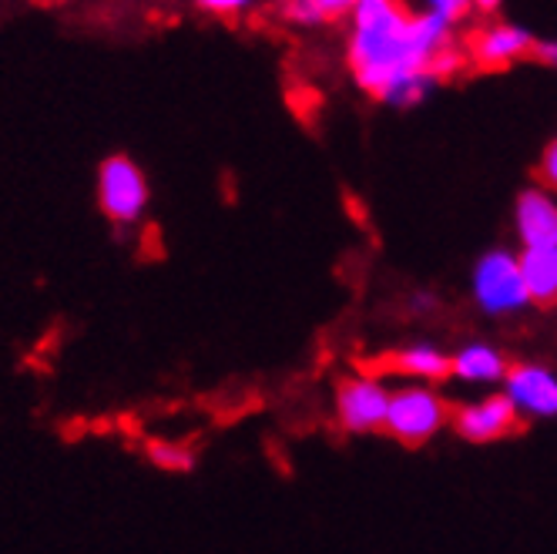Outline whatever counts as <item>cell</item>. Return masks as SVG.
Wrapping results in <instances>:
<instances>
[{
    "mask_svg": "<svg viewBox=\"0 0 557 554\" xmlns=\"http://www.w3.org/2000/svg\"><path fill=\"white\" fill-rule=\"evenodd\" d=\"M500 4H504V0H470V8L481 11V14H497Z\"/></svg>",
    "mask_w": 557,
    "mask_h": 554,
    "instance_id": "obj_20",
    "label": "cell"
},
{
    "mask_svg": "<svg viewBox=\"0 0 557 554\" xmlns=\"http://www.w3.org/2000/svg\"><path fill=\"white\" fill-rule=\"evenodd\" d=\"M195 8L202 14H212V17H243L256 8V0H195Z\"/></svg>",
    "mask_w": 557,
    "mask_h": 554,
    "instance_id": "obj_15",
    "label": "cell"
},
{
    "mask_svg": "<svg viewBox=\"0 0 557 554\" xmlns=\"http://www.w3.org/2000/svg\"><path fill=\"white\" fill-rule=\"evenodd\" d=\"M513 232L524 249L557 246V195L547 188H524L513 202Z\"/></svg>",
    "mask_w": 557,
    "mask_h": 554,
    "instance_id": "obj_9",
    "label": "cell"
},
{
    "mask_svg": "<svg viewBox=\"0 0 557 554\" xmlns=\"http://www.w3.org/2000/svg\"><path fill=\"white\" fill-rule=\"evenodd\" d=\"M315 4H320L323 21H343V17H349V14H352L356 0H315Z\"/></svg>",
    "mask_w": 557,
    "mask_h": 554,
    "instance_id": "obj_18",
    "label": "cell"
},
{
    "mask_svg": "<svg viewBox=\"0 0 557 554\" xmlns=\"http://www.w3.org/2000/svg\"><path fill=\"white\" fill-rule=\"evenodd\" d=\"M389 367L417 383H433L450 373V356L444 349H436L433 343H413V346L396 349L389 356Z\"/></svg>",
    "mask_w": 557,
    "mask_h": 554,
    "instance_id": "obj_12",
    "label": "cell"
},
{
    "mask_svg": "<svg viewBox=\"0 0 557 554\" xmlns=\"http://www.w3.org/2000/svg\"><path fill=\"white\" fill-rule=\"evenodd\" d=\"M470 290H473V303L487 316H513L524 306H531L521 262L507 249H491L476 259L470 272Z\"/></svg>",
    "mask_w": 557,
    "mask_h": 554,
    "instance_id": "obj_4",
    "label": "cell"
},
{
    "mask_svg": "<svg viewBox=\"0 0 557 554\" xmlns=\"http://www.w3.org/2000/svg\"><path fill=\"white\" fill-rule=\"evenodd\" d=\"M447 401L426 383H407L400 390L389 393V414H386V433L393 441H400L407 447H423L433 441L450 420Z\"/></svg>",
    "mask_w": 557,
    "mask_h": 554,
    "instance_id": "obj_2",
    "label": "cell"
},
{
    "mask_svg": "<svg viewBox=\"0 0 557 554\" xmlns=\"http://www.w3.org/2000/svg\"><path fill=\"white\" fill-rule=\"evenodd\" d=\"M534 51V37L521 24H484L470 34L467 41V61H473L484 71H500L510 67L513 61H521Z\"/></svg>",
    "mask_w": 557,
    "mask_h": 554,
    "instance_id": "obj_6",
    "label": "cell"
},
{
    "mask_svg": "<svg viewBox=\"0 0 557 554\" xmlns=\"http://www.w3.org/2000/svg\"><path fill=\"white\" fill-rule=\"evenodd\" d=\"M507 356L494 349L491 343H467L450 356V377L460 383H476V386H491L507 377Z\"/></svg>",
    "mask_w": 557,
    "mask_h": 554,
    "instance_id": "obj_10",
    "label": "cell"
},
{
    "mask_svg": "<svg viewBox=\"0 0 557 554\" xmlns=\"http://www.w3.org/2000/svg\"><path fill=\"white\" fill-rule=\"evenodd\" d=\"M151 188L141 165L128 155H108L98 165V206L117 229H132L145 219Z\"/></svg>",
    "mask_w": 557,
    "mask_h": 554,
    "instance_id": "obj_3",
    "label": "cell"
},
{
    "mask_svg": "<svg viewBox=\"0 0 557 554\" xmlns=\"http://www.w3.org/2000/svg\"><path fill=\"white\" fill-rule=\"evenodd\" d=\"M275 11L293 27H320V24H326L315 0H275Z\"/></svg>",
    "mask_w": 557,
    "mask_h": 554,
    "instance_id": "obj_13",
    "label": "cell"
},
{
    "mask_svg": "<svg viewBox=\"0 0 557 554\" xmlns=\"http://www.w3.org/2000/svg\"><path fill=\"white\" fill-rule=\"evenodd\" d=\"M426 11H430V14H441V17H447L450 24H457V21L467 17L473 8H470V0H426Z\"/></svg>",
    "mask_w": 557,
    "mask_h": 554,
    "instance_id": "obj_17",
    "label": "cell"
},
{
    "mask_svg": "<svg viewBox=\"0 0 557 554\" xmlns=\"http://www.w3.org/2000/svg\"><path fill=\"white\" fill-rule=\"evenodd\" d=\"M457 48L454 24L441 14H413L400 0H356L346 34V67L370 98L413 108L441 85L436 58Z\"/></svg>",
    "mask_w": 557,
    "mask_h": 554,
    "instance_id": "obj_1",
    "label": "cell"
},
{
    "mask_svg": "<svg viewBox=\"0 0 557 554\" xmlns=\"http://www.w3.org/2000/svg\"><path fill=\"white\" fill-rule=\"evenodd\" d=\"M534 54L544 61V64H554L557 67V41H544V45H534Z\"/></svg>",
    "mask_w": 557,
    "mask_h": 554,
    "instance_id": "obj_19",
    "label": "cell"
},
{
    "mask_svg": "<svg viewBox=\"0 0 557 554\" xmlns=\"http://www.w3.org/2000/svg\"><path fill=\"white\" fill-rule=\"evenodd\" d=\"M450 423L470 444H494V441L510 438V433L521 427V414L513 410V404L504 393H491L484 401H473L454 410Z\"/></svg>",
    "mask_w": 557,
    "mask_h": 554,
    "instance_id": "obj_7",
    "label": "cell"
},
{
    "mask_svg": "<svg viewBox=\"0 0 557 554\" xmlns=\"http://www.w3.org/2000/svg\"><path fill=\"white\" fill-rule=\"evenodd\" d=\"M148 454H151V460H154L158 467L175 470V473H182V470H188V467L195 464L191 451L182 447V444H151Z\"/></svg>",
    "mask_w": 557,
    "mask_h": 554,
    "instance_id": "obj_14",
    "label": "cell"
},
{
    "mask_svg": "<svg viewBox=\"0 0 557 554\" xmlns=\"http://www.w3.org/2000/svg\"><path fill=\"white\" fill-rule=\"evenodd\" d=\"M389 386L376 377H349L336 390V417L349 433H376L386 427Z\"/></svg>",
    "mask_w": 557,
    "mask_h": 554,
    "instance_id": "obj_5",
    "label": "cell"
},
{
    "mask_svg": "<svg viewBox=\"0 0 557 554\" xmlns=\"http://www.w3.org/2000/svg\"><path fill=\"white\" fill-rule=\"evenodd\" d=\"M517 262H521V275H524L531 303L554 306L557 303V246L521 249Z\"/></svg>",
    "mask_w": 557,
    "mask_h": 554,
    "instance_id": "obj_11",
    "label": "cell"
},
{
    "mask_svg": "<svg viewBox=\"0 0 557 554\" xmlns=\"http://www.w3.org/2000/svg\"><path fill=\"white\" fill-rule=\"evenodd\" d=\"M537 178H541V188L554 192L557 195V138L547 141L541 162H537Z\"/></svg>",
    "mask_w": 557,
    "mask_h": 554,
    "instance_id": "obj_16",
    "label": "cell"
},
{
    "mask_svg": "<svg viewBox=\"0 0 557 554\" xmlns=\"http://www.w3.org/2000/svg\"><path fill=\"white\" fill-rule=\"evenodd\" d=\"M504 397L524 417H557V373L537 364H517L504 377Z\"/></svg>",
    "mask_w": 557,
    "mask_h": 554,
    "instance_id": "obj_8",
    "label": "cell"
}]
</instances>
